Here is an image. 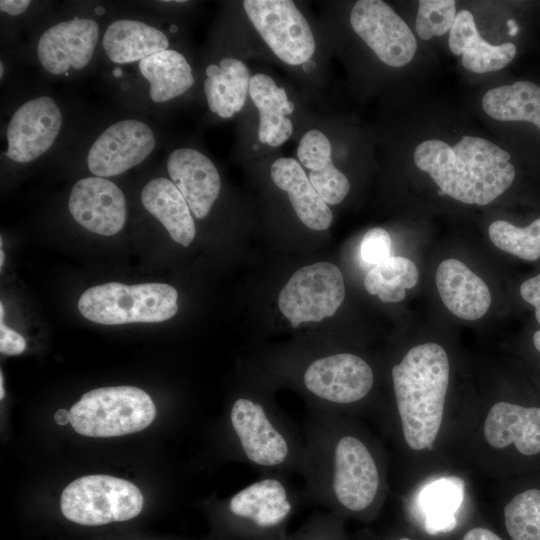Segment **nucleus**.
I'll return each instance as SVG.
<instances>
[{"instance_id":"bb28decb","label":"nucleus","mask_w":540,"mask_h":540,"mask_svg":"<svg viewBox=\"0 0 540 540\" xmlns=\"http://www.w3.org/2000/svg\"><path fill=\"white\" fill-rule=\"evenodd\" d=\"M485 113L498 121H527L540 130V86L517 81L488 90L482 98Z\"/></svg>"},{"instance_id":"f3484780","label":"nucleus","mask_w":540,"mask_h":540,"mask_svg":"<svg viewBox=\"0 0 540 540\" xmlns=\"http://www.w3.org/2000/svg\"><path fill=\"white\" fill-rule=\"evenodd\" d=\"M99 36L92 19L74 18L48 28L40 37L37 55L52 74L67 73L70 67L84 68L92 58Z\"/></svg>"},{"instance_id":"37998d69","label":"nucleus","mask_w":540,"mask_h":540,"mask_svg":"<svg viewBox=\"0 0 540 540\" xmlns=\"http://www.w3.org/2000/svg\"><path fill=\"white\" fill-rule=\"evenodd\" d=\"M507 26L509 28L508 34L510 36H515L519 31V26L514 19H509L507 21Z\"/></svg>"},{"instance_id":"c9c22d12","label":"nucleus","mask_w":540,"mask_h":540,"mask_svg":"<svg viewBox=\"0 0 540 540\" xmlns=\"http://www.w3.org/2000/svg\"><path fill=\"white\" fill-rule=\"evenodd\" d=\"M452 483H443L431 489V496L425 498V511L428 523L432 519V527L438 524L439 518L445 524L447 516L455 510V489Z\"/></svg>"},{"instance_id":"393cba45","label":"nucleus","mask_w":540,"mask_h":540,"mask_svg":"<svg viewBox=\"0 0 540 540\" xmlns=\"http://www.w3.org/2000/svg\"><path fill=\"white\" fill-rule=\"evenodd\" d=\"M109 59L124 64L141 61L167 50L169 42L160 30L136 20L120 19L111 23L103 36Z\"/></svg>"},{"instance_id":"20e7f679","label":"nucleus","mask_w":540,"mask_h":540,"mask_svg":"<svg viewBox=\"0 0 540 540\" xmlns=\"http://www.w3.org/2000/svg\"><path fill=\"white\" fill-rule=\"evenodd\" d=\"M510 154L491 141L463 136L455 145L429 139L418 144L413 160L443 195L465 204L487 205L513 183Z\"/></svg>"},{"instance_id":"09e8293b","label":"nucleus","mask_w":540,"mask_h":540,"mask_svg":"<svg viewBox=\"0 0 540 540\" xmlns=\"http://www.w3.org/2000/svg\"><path fill=\"white\" fill-rule=\"evenodd\" d=\"M0 255H1L0 266L2 267V266H3V263H4V252H3L2 249L0 250Z\"/></svg>"},{"instance_id":"ddd939ff","label":"nucleus","mask_w":540,"mask_h":540,"mask_svg":"<svg viewBox=\"0 0 540 540\" xmlns=\"http://www.w3.org/2000/svg\"><path fill=\"white\" fill-rule=\"evenodd\" d=\"M355 33L386 65L402 67L415 56L417 42L406 22L384 1L359 0L350 12Z\"/></svg>"},{"instance_id":"f03ea898","label":"nucleus","mask_w":540,"mask_h":540,"mask_svg":"<svg viewBox=\"0 0 540 540\" xmlns=\"http://www.w3.org/2000/svg\"><path fill=\"white\" fill-rule=\"evenodd\" d=\"M393 401L380 422L407 471L433 474L467 441L469 426L450 412V361L438 343L411 347L391 368Z\"/></svg>"},{"instance_id":"de8ad7c7","label":"nucleus","mask_w":540,"mask_h":540,"mask_svg":"<svg viewBox=\"0 0 540 540\" xmlns=\"http://www.w3.org/2000/svg\"><path fill=\"white\" fill-rule=\"evenodd\" d=\"M113 74H114V76H116V77H120V76L122 75V71H121V69L116 68V69L113 71Z\"/></svg>"},{"instance_id":"a211bd4d","label":"nucleus","mask_w":540,"mask_h":540,"mask_svg":"<svg viewBox=\"0 0 540 540\" xmlns=\"http://www.w3.org/2000/svg\"><path fill=\"white\" fill-rule=\"evenodd\" d=\"M171 181L198 219L205 218L221 188L220 175L213 162L192 148L174 150L167 162Z\"/></svg>"},{"instance_id":"b1692460","label":"nucleus","mask_w":540,"mask_h":540,"mask_svg":"<svg viewBox=\"0 0 540 540\" xmlns=\"http://www.w3.org/2000/svg\"><path fill=\"white\" fill-rule=\"evenodd\" d=\"M204 92L208 106L222 118H230L239 112L249 93L251 76L247 66L240 60L226 57L218 65L206 68Z\"/></svg>"},{"instance_id":"7ed1b4c3","label":"nucleus","mask_w":540,"mask_h":540,"mask_svg":"<svg viewBox=\"0 0 540 540\" xmlns=\"http://www.w3.org/2000/svg\"><path fill=\"white\" fill-rule=\"evenodd\" d=\"M224 424L230 458L260 473L301 475L305 461L303 432L268 395L253 390L235 395Z\"/></svg>"},{"instance_id":"c756f323","label":"nucleus","mask_w":540,"mask_h":540,"mask_svg":"<svg viewBox=\"0 0 540 540\" xmlns=\"http://www.w3.org/2000/svg\"><path fill=\"white\" fill-rule=\"evenodd\" d=\"M488 235L499 249L521 259L534 261L540 257V218L527 227H517L505 220L490 224Z\"/></svg>"},{"instance_id":"4468645a","label":"nucleus","mask_w":540,"mask_h":540,"mask_svg":"<svg viewBox=\"0 0 540 540\" xmlns=\"http://www.w3.org/2000/svg\"><path fill=\"white\" fill-rule=\"evenodd\" d=\"M150 127L138 120H122L108 127L91 146L87 165L97 177H111L140 164L155 148Z\"/></svg>"},{"instance_id":"49530a36","label":"nucleus","mask_w":540,"mask_h":540,"mask_svg":"<svg viewBox=\"0 0 540 540\" xmlns=\"http://www.w3.org/2000/svg\"><path fill=\"white\" fill-rule=\"evenodd\" d=\"M104 8L103 7H96L95 8V12L98 14V15H102L104 14Z\"/></svg>"},{"instance_id":"a18cd8bd","label":"nucleus","mask_w":540,"mask_h":540,"mask_svg":"<svg viewBox=\"0 0 540 540\" xmlns=\"http://www.w3.org/2000/svg\"><path fill=\"white\" fill-rule=\"evenodd\" d=\"M4 389H3V374L2 372L0 373V399H3L4 398Z\"/></svg>"},{"instance_id":"72a5a7b5","label":"nucleus","mask_w":540,"mask_h":540,"mask_svg":"<svg viewBox=\"0 0 540 540\" xmlns=\"http://www.w3.org/2000/svg\"><path fill=\"white\" fill-rule=\"evenodd\" d=\"M297 156L309 171L320 169L332 162L330 141L320 130H309L299 141Z\"/></svg>"},{"instance_id":"3c124183","label":"nucleus","mask_w":540,"mask_h":540,"mask_svg":"<svg viewBox=\"0 0 540 540\" xmlns=\"http://www.w3.org/2000/svg\"><path fill=\"white\" fill-rule=\"evenodd\" d=\"M170 31H171V32H176V31H177L176 26H175V25L171 26Z\"/></svg>"},{"instance_id":"7c9ffc66","label":"nucleus","mask_w":540,"mask_h":540,"mask_svg":"<svg viewBox=\"0 0 540 540\" xmlns=\"http://www.w3.org/2000/svg\"><path fill=\"white\" fill-rule=\"evenodd\" d=\"M456 15L454 0H420L415 21L416 32L423 40L442 36L450 31Z\"/></svg>"},{"instance_id":"c85d7f7f","label":"nucleus","mask_w":540,"mask_h":540,"mask_svg":"<svg viewBox=\"0 0 540 540\" xmlns=\"http://www.w3.org/2000/svg\"><path fill=\"white\" fill-rule=\"evenodd\" d=\"M510 540H540V488H527L508 499L501 511Z\"/></svg>"},{"instance_id":"f8f14e48","label":"nucleus","mask_w":540,"mask_h":540,"mask_svg":"<svg viewBox=\"0 0 540 540\" xmlns=\"http://www.w3.org/2000/svg\"><path fill=\"white\" fill-rule=\"evenodd\" d=\"M243 8L250 22L272 52L292 66L305 64L315 52L311 28L290 0H246Z\"/></svg>"},{"instance_id":"a19ab883","label":"nucleus","mask_w":540,"mask_h":540,"mask_svg":"<svg viewBox=\"0 0 540 540\" xmlns=\"http://www.w3.org/2000/svg\"><path fill=\"white\" fill-rule=\"evenodd\" d=\"M30 5L29 0H1L0 9L10 15L22 14Z\"/></svg>"},{"instance_id":"4c0bfd02","label":"nucleus","mask_w":540,"mask_h":540,"mask_svg":"<svg viewBox=\"0 0 540 540\" xmlns=\"http://www.w3.org/2000/svg\"><path fill=\"white\" fill-rule=\"evenodd\" d=\"M520 295L535 308V317L540 324V274L525 280L521 284Z\"/></svg>"},{"instance_id":"5701e85b","label":"nucleus","mask_w":540,"mask_h":540,"mask_svg":"<svg viewBox=\"0 0 540 540\" xmlns=\"http://www.w3.org/2000/svg\"><path fill=\"white\" fill-rule=\"evenodd\" d=\"M141 201L175 242L187 247L193 241L196 229L191 210L171 180L156 178L149 181L142 189Z\"/></svg>"},{"instance_id":"6e6552de","label":"nucleus","mask_w":540,"mask_h":540,"mask_svg":"<svg viewBox=\"0 0 540 540\" xmlns=\"http://www.w3.org/2000/svg\"><path fill=\"white\" fill-rule=\"evenodd\" d=\"M73 429L89 437H116L141 431L156 416L151 397L133 386L104 387L82 395L69 411Z\"/></svg>"},{"instance_id":"4be33fe9","label":"nucleus","mask_w":540,"mask_h":540,"mask_svg":"<svg viewBox=\"0 0 540 540\" xmlns=\"http://www.w3.org/2000/svg\"><path fill=\"white\" fill-rule=\"evenodd\" d=\"M249 95L259 112L258 139L271 147L285 143L293 132V124L287 115L294 111L286 90L262 73L251 76Z\"/></svg>"},{"instance_id":"39448f33","label":"nucleus","mask_w":540,"mask_h":540,"mask_svg":"<svg viewBox=\"0 0 540 540\" xmlns=\"http://www.w3.org/2000/svg\"><path fill=\"white\" fill-rule=\"evenodd\" d=\"M307 502L281 473H260L259 478L222 504L227 539L284 540L291 518Z\"/></svg>"},{"instance_id":"0eeeda50","label":"nucleus","mask_w":540,"mask_h":540,"mask_svg":"<svg viewBox=\"0 0 540 540\" xmlns=\"http://www.w3.org/2000/svg\"><path fill=\"white\" fill-rule=\"evenodd\" d=\"M177 299V290L168 284L111 282L84 291L78 309L86 319L103 325L156 323L177 313Z\"/></svg>"},{"instance_id":"473e14b6","label":"nucleus","mask_w":540,"mask_h":540,"mask_svg":"<svg viewBox=\"0 0 540 540\" xmlns=\"http://www.w3.org/2000/svg\"><path fill=\"white\" fill-rule=\"evenodd\" d=\"M308 178L327 205L340 203L350 190L349 180L333 162L320 169L309 171Z\"/></svg>"},{"instance_id":"412c9836","label":"nucleus","mask_w":540,"mask_h":540,"mask_svg":"<svg viewBox=\"0 0 540 540\" xmlns=\"http://www.w3.org/2000/svg\"><path fill=\"white\" fill-rule=\"evenodd\" d=\"M271 179L287 192L299 220L312 230L328 229L333 214L326 202L312 186L301 164L293 158H278L270 169Z\"/></svg>"},{"instance_id":"aec40b11","label":"nucleus","mask_w":540,"mask_h":540,"mask_svg":"<svg viewBox=\"0 0 540 540\" xmlns=\"http://www.w3.org/2000/svg\"><path fill=\"white\" fill-rule=\"evenodd\" d=\"M448 44L454 55L462 56L463 66L473 73L500 70L513 60L517 52L511 42L493 45L484 40L473 14L468 10L457 12L449 31Z\"/></svg>"},{"instance_id":"423d86ee","label":"nucleus","mask_w":540,"mask_h":540,"mask_svg":"<svg viewBox=\"0 0 540 540\" xmlns=\"http://www.w3.org/2000/svg\"><path fill=\"white\" fill-rule=\"evenodd\" d=\"M310 408L358 417L368 407L375 372L360 355L336 352L308 361L298 378Z\"/></svg>"},{"instance_id":"9d476101","label":"nucleus","mask_w":540,"mask_h":540,"mask_svg":"<svg viewBox=\"0 0 540 540\" xmlns=\"http://www.w3.org/2000/svg\"><path fill=\"white\" fill-rule=\"evenodd\" d=\"M143 496L131 482L108 475H88L72 481L62 492L60 508L70 521L99 526L127 521L142 510Z\"/></svg>"},{"instance_id":"ea45409f","label":"nucleus","mask_w":540,"mask_h":540,"mask_svg":"<svg viewBox=\"0 0 540 540\" xmlns=\"http://www.w3.org/2000/svg\"><path fill=\"white\" fill-rule=\"evenodd\" d=\"M372 540H423V538L408 526L394 527Z\"/></svg>"},{"instance_id":"f257e3e1","label":"nucleus","mask_w":540,"mask_h":540,"mask_svg":"<svg viewBox=\"0 0 540 540\" xmlns=\"http://www.w3.org/2000/svg\"><path fill=\"white\" fill-rule=\"evenodd\" d=\"M302 432L307 502L344 520H373L389 490L388 456L380 440L358 417L315 408L306 413Z\"/></svg>"},{"instance_id":"79ce46f5","label":"nucleus","mask_w":540,"mask_h":540,"mask_svg":"<svg viewBox=\"0 0 540 540\" xmlns=\"http://www.w3.org/2000/svg\"><path fill=\"white\" fill-rule=\"evenodd\" d=\"M69 415H70V413L67 410L59 409L54 415V420L59 425H65L68 422H70Z\"/></svg>"},{"instance_id":"8fccbe9b","label":"nucleus","mask_w":540,"mask_h":540,"mask_svg":"<svg viewBox=\"0 0 540 540\" xmlns=\"http://www.w3.org/2000/svg\"><path fill=\"white\" fill-rule=\"evenodd\" d=\"M3 71H4V67H3V63L1 62L0 63V77L2 78L3 76Z\"/></svg>"},{"instance_id":"6ab92c4d","label":"nucleus","mask_w":540,"mask_h":540,"mask_svg":"<svg viewBox=\"0 0 540 540\" xmlns=\"http://www.w3.org/2000/svg\"><path fill=\"white\" fill-rule=\"evenodd\" d=\"M436 286L446 308L460 319L477 320L491 305L487 284L458 259H445L439 264Z\"/></svg>"},{"instance_id":"9b49d317","label":"nucleus","mask_w":540,"mask_h":540,"mask_svg":"<svg viewBox=\"0 0 540 540\" xmlns=\"http://www.w3.org/2000/svg\"><path fill=\"white\" fill-rule=\"evenodd\" d=\"M345 298L340 269L330 262H316L298 269L278 296L281 313L293 328L333 316Z\"/></svg>"},{"instance_id":"a878e982","label":"nucleus","mask_w":540,"mask_h":540,"mask_svg":"<svg viewBox=\"0 0 540 540\" xmlns=\"http://www.w3.org/2000/svg\"><path fill=\"white\" fill-rule=\"evenodd\" d=\"M139 69L150 83V97L156 103L176 98L194 84L191 66L175 50L167 49L141 60Z\"/></svg>"},{"instance_id":"cd10ccee","label":"nucleus","mask_w":540,"mask_h":540,"mask_svg":"<svg viewBox=\"0 0 540 540\" xmlns=\"http://www.w3.org/2000/svg\"><path fill=\"white\" fill-rule=\"evenodd\" d=\"M418 277V269L410 259L390 256L367 273L364 286L369 294L377 295L381 301L396 303L405 298L406 289L417 284Z\"/></svg>"},{"instance_id":"58836bf2","label":"nucleus","mask_w":540,"mask_h":540,"mask_svg":"<svg viewBox=\"0 0 540 540\" xmlns=\"http://www.w3.org/2000/svg\"><path fill=\"white\" fill-rule=\"evenodd\" d=\"M459 540H505L490 526L482 523H470L462 531Z\"/></svg>"},{"instance_id":"f704fd0d","label":"nucleus","mask_w":540,"mask_h":540,"mask_svg":"<svg viewBox=\"0 0 540 540\" xmlns=\"http://www.w3.org/2000/svg\"><path fill=\"white\" fill-rule=\"evenodd\" d=\"M391 247V237L385 229L371 228L361 240L360 257L366 264L377 266L392 256Z\"/></svg>"},{"instance_id":"2eb2a0df","label":"nucleus","mask_w":540,"mask_h":540,"mask_svg":"<svg viewBox=\"0 0 540 540\" xmlns=\"http://www.w3.org/2000/svg\"><path fill=\"white\" fill-rule=\"evenodd\" d=\"M61 123L60 109L52 98L42 96L27 101L9 122L5 156L20 163L33 161L52 146Z\"/></svg>"},{"instance_id":"dca6fc26","label":"nucleus","mask_w":540,"mask_h":540,"mask_svg":"<svg viewBox=\"0 0 540 540\" xmlns=\"http://www.w3.org/2000/svg\"><path fill=\"white\" fill-rule=\"evenodd\" d=\"M68 206L75 221L93 233L112 236L124 227V194L105 178L96 176L77 181L70 193Z\"/></svg>"},{"instance_id":"1a4fd4ad","label":"nucleus","mask_w":540,"mask_h":540,"mask_svg":"<svg viewBox=\"0 0 540 540\" xmlns=\"http://www.w3.org/2000/svg\"><path fill=\"white\" fill-rule=\"evenodd\" d=\"M467 441L483 466L514 448L520 455L540 453V408L500 400L476 413Z\"/></svg>"},{"instance_id":"2f4dec72","label":"nucleus","mask_w":540,"mask_h":540,"mask_svg":"<svg viewBox=\"0 0 540 540\" xmlns=\"http://www.w3.org/2000/svg\"><path fill=\"white\" fill-rule=\"evenodd\" d=\"M344 521L330 511L322 512L310 517L284 540H351Z\"/></svg>"},{"instance_id":"e433bc0d","label":"nucleus","mask_w":540,"mask_h":540,"mask_svg":"<svg viewBox=\"0 0 540 540\" xmlns=\"http://www.w3.org/2000/svg\"><path fill=\"white\" fill-rule=\"evenodd\" d=\"M26 348V341L19 333L0 322V351L5 355L21 354Z\"/></svg>"},{"instance_id":"c03bdc74","label":"nucleus","mask_w":540,"mask_h":540,"mask_svg":"<svg viewBox=\"0 0 540 540\" xmlns=\"http://www.w3.org/2000/svg\"><path fill=\"white\" fill-rule=\"evenodd\" d=\"M533 344L537 351L540 352V330L536 331L533 335Z\"/></svg>"}]
</instances>
